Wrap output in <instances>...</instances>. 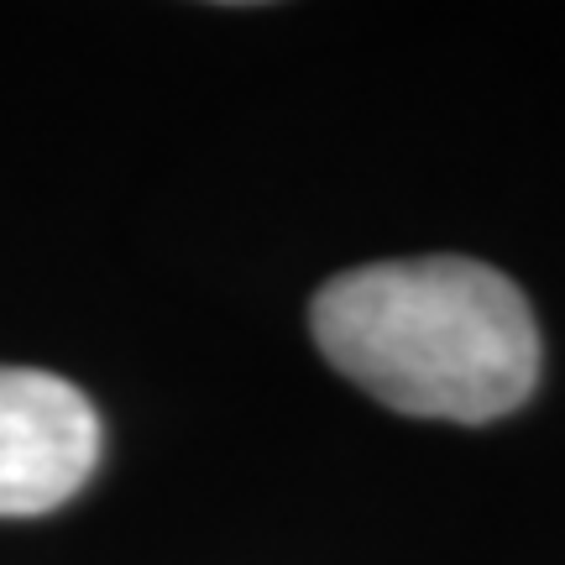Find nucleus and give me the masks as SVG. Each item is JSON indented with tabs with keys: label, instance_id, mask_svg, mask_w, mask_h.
I'll return each instance as SVG.
<instances>
[{
	"label": "nucleus",
	"instance_id": "2",
	"mask_svg": "<svg viewBox=\"0 0 565 565\" xmlns=\"http://www.w3.org/2000/svg\"><path fill=\"white\" fill-rule=\"evenodd\" d=\"M100 414L42 366H0V519L63 508L100 466Z\"/></svg>",
	"mask_w": 565,
	"mask_h": 565
},
{
	"label": "nucleus",
	"instance_id": "1",
	"mask_svg": "<svg viewBox=\"0 0 565 565\" xmlns=\"http://www.w3.org/2000/svg\"><path fill=\"white\" fill-rule=\"evenodd\" d=\"M309 330L330 366L414 419H503L540 383L524 294L471 257L351 267L315 294Z\"/></svg>",
	"mask_w": 565,
	"mask_h": 565
}]
</instances>
